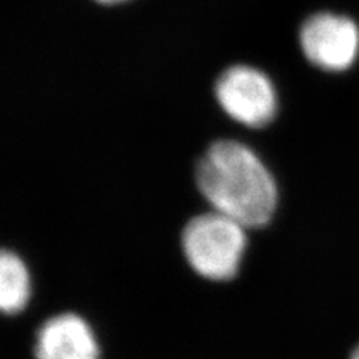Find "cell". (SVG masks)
Here are the masks:
<instances>
[{
	"label": "cell",
	"mask_w": 359,
	"mask_h": 359,
	"mask_svg": "<svg viewBox=\"0 0 359 359\" xmlns=\"http://www.w3.org/2000/svg\"><path fill=\"white\" fill-rule=\"evenodd\" d=\"M351 359H359V346L355 349V352H353V355H352Z\"/></svg>",
	"instance_id": "cell-8"
},
{
	"label": "cell",
	"mask_w": 359,
	"mask_h": 359,
	"mask_svg": "<svg viewBox=\"0 0 359 359\" xmlns=\"http://www.w3.org/2000/svg\"><path fill=\"white\" fill-rule=\"evenodd\" d=\"M36 359H99L90 325L78 314L63 313L43 322L36 334Z\"/></svg>",
	"instance_id": "cell-5"
},
{
	"label": "cell",
	"mask_w": 359,
	"mask_h": 359,
	"mask_svg": "<svg viewBox=\"0 0 359 359\" xmlns=\"http://www.w3.org/2000/svg\"><path fill=\"white\" fill-rule=\"evenodd\" d=\"M30 298V274L26 264L9 250L0 257V307L5 314H17Z\"/></svg>",
	"instance_id": "cell-6"
},
{
	"label": "cell",
	"mask_w": 359,
	"mask_h": 359,
	"mask_svg": "<svg viewBox=\"0 0 359 359\" xmlns=\"http://www.w3.org/2000/svg\"><path fill=\"white\" fill-rule=\"evenodd\" d=\"M99 4H105V5H112V4H121L126 2V0H96Z\"/></svg>",
	"instance_id": "cell-7"
},
{
	"label": "cell",
	"mask_w": 359,
	"mask_h": 359,
	"mask_svg": "<svg viewBox=\"0 0 359 359\" xmlns=\"http://www.w3.org/2000/svg\"><path fill=\"white\" fill-rule=\"evenodd\" d=\"M196 184L212 211L261 228L273 219L277 186L257 154L237 141L211 144L196 165Z\"/></svg>",
	"instance_id": "cell-1"
},
{
	"label": "cell",
	"mask_w": 359,
	"mask_h": 359,
	"mask_svg": "<svg viewBox=\"0 0 359 359\" xmlns=\"http://www.w3.org/2000/svg\"><path fill=\"white\" fill-rule=\"evenodd\" d=\"M302 54L325 72H346L359 59V26L343 14L318 13L302 22Z\"/></svg>",
	"instance_id": "cell-3"
},
{
	"label": "cell",
	"mask_w": 359,
	"mask_h": 359,
	"mask_svg": "<svg viewBox=\"0 0 359 359\" xmlns=\"http://www.w3.org/2000/svg\"><path fill=\"white\" fill-rule=\"evenodd\" d=\"M244 226L217 211L189 220L182 235L183 252L195 271L215 282L237 276L247 237Z\"/></svg>",
	"instance_id": "cell-2"
},
{
	"label": "cell",
	"mask_w": 359,
	"mask_h": 359,
	"mask_svg": "<svg viewBox=\"0 0 359 359\" xmlns=\"http://www.w3.org/2000/svg\"><path fill=\"white\" fill-rule=\"evenodd\" d=\"M216 97L226 114L247 128H264L277 112V93L269 78L252 66H232L216 83Z\"/></svg>",
	"instance_id": "cell-4"
}]
</instances>
